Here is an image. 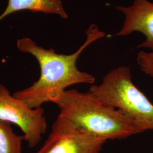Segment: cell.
I'll list each match as a JSON object with an SVG mask.
<instances>
[{
	"mask_svg": "<svg viewBox=\"0 0 153 153\" xmlns=\"http://www.w3.org/2000/svg\"><path fill=\"white\" fill-rule=\"evenodd\" d=\"M125 16L123 26L116 33L118 36H125L133 32L143 34L145 40L137 48L153 51V2L148 0H134L130 6H116Z\"/></svg>",
	"mask_w": 153,
	"mask_h": 153,
	"instance_id": "cell-6",
	"label": "cell"
},
{
	"mask_svg": "<svg viewBox=\"0 0 153 153\" xmlns=\"http://www.w3.org/2000/svg\"><path fill=\"white\" fill-rule=\"evenodd\" d=\"M44 112L42 107H29L0 83V119L18 126L30 148L35 147L47 131V123Z\"/></svg>",
	"mask_w": 153,
	"mask_h": 153,
	"instance_id": "cell-4",
	"label": "cell"
},
{
	"mask_svg": "<svg viewBox=\"0 0 153 153\" xmlns=\"http://www.w3.org/2000/svg\"><path fill=\"white\" fill-rule=\"evenodd\" d=\"M90 93L121 111L137 126L140 133L153 131V104L131 80L129 66L109 71L100 85H92Z\"/></svg>",
	"mask_w": 153,
	"mask_h": 153,
	"instance_id": "cell-3",
	"label": "cell"
},
{
	"mask_svg": "<svg viewBox=\"0 0 153 153\" xmlns=\"http://www.w3.org/2000/svg\"><path fill=\"white\" fill-rule=\"evenodd\" d=\"M21 10L52 14L64 19L68 18L61 0H8L5 10L0 15V21L12 13Z\"/></svg>",
	"mask_w": 153,
	"mask_h": 153,
	"instance_id": "cell-7",
	"label": "cell"
},
{
	"mask_svg": "<svg viewBox=\"0 0 153 153\" xmlns=\"http://www.w3.org/2000/svg\"><path fill=\"white\" fill-rule=\"evenodd\" d=\"M137 61L141 71L153 78V51L140 52L137 55Z\"/></svg>",
	"mask_w": 153,
	"mask_h": 153,
	"instance_id": "cell-9",
	"label": "cell"
},
{
	"mask_svg": "<svg viewBox=\"0 0 153 153\" xmlns=\"http://www.w3.org/2000/svg\"><path fill=\"white\" fill-rule=\"evenodd\" d=\"M24 136L16 134L11 124L0 119V153H22Z\"/></svg>",
	"mask_w": 153,
	"mask_h": 153,
	"instance_id": "cell-8",
	"label": "cell"
},
{
	"mask_svg": "<svg viewBox=\"0 0 153 153\" xmlns=\"http://www.w3.org/2000/svg\"><path fill=\"white\" fill-rule=\"evenodd\" d=\"M50 102L59 107V115L95 137L107 141L140 133L135 123L120 110L102 102L89 91L65 90Z\"/></svg>",
	"mask_w": 153,
	"mask_h": 153,
	"instance_id": "cell-2",
	"label": "cell"
},
{
	"mask_svg": "<svg viewBox=\"0 0 153 153\" xmlns=\"http://www.w3.org/2000/svg\"><path fill=\"white\" fill-rule=\"evenodd\" d=\"M106 141L82 131L59 115L36 153H100Z\"/></svg>",
	"mask_w": 153,
	"mask_h": 153,
	"instance_id": "cell-5",
	"label": "cell"
},
{
	"mask_svg": "<svg viewBox=\"0 0 153 153\" xmlns=\"http://www.w3.org/2000/svg\"><path fill=\"white\" fill-rule=\"evenodd\" d=\"M85 42L70 55L59 54L53 49H45L28 38L19 39L16 47L20 51L33 55L38 62L40 75L31 86L17 91L13 96L24 102L31 108L40 107L50 102L51 99L76 84H93L95 77L92 74L79 71L76 61L83 51L94 42L105 36L96 24H92L85 31Z\"/></svg>",
	"mask_w": 153,
	"mask_h": 153,
	"instance_id": "cell-1",
	"label": "cell"
}]
</instances>
